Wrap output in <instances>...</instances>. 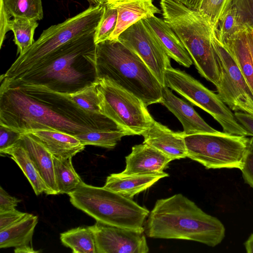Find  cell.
Segmentation results:
<instances>
[{
    "label": "cell",
    "instance_id": "cell-31",
    "mask_svg": "<svg viewBox=\"0 0 253 253\" xmlns=\"http://www.w3.org/2000/svg\"><path fill=\"white\" fill-rule=\"evenodd\" d=\"M247 29L232 6L221 16L215 28L216 36L220 42Z\"/></svg>",
    "mask_w": 253,
    "mask_h": 253
},
{
    "label": "cell",
    "instance_id": "cell-4",
    "mask_svg": "<svg viewBox=\"0 0 253 253\" xmlns=\"http://www.w3.org/2000/svg\"><path fill=\"white\" fill-rule=\"evenodd\" d=\"M95 63L98 79L112 82L147 107L160 103L163 87L140 57L118 40L96 44Z\"/></svg>",
    "mask_w": 253,
    "mask_h": 253
},
{
    "label": "cell",
    "instance_id": "cell-19",
    "mask_svg": "<svg viewBox=\"0 0 253 253\" xmlns=\"http://www.w3.org/2000/svg\"><path fill=\"white\" fill-rule=\"evenodd\" d=\"M38 222L36 215L28 213L22 219L9 227L0 231V248H14L15 253H36L32 239Z\"/></svg>",
    "mask_w": 253,
    "mask_h": 253
},
{
    "label": "cell",
    "instance_id": "cell-14",
    "mask_svg": "<svg viewBox=\"0 0 253 253\" xmlns=\"http://www.w3.org/2000/svg\"><path fill=\"white\" fill-rule=\"evenodd\" d=\"M172 160L149 144L143 142L131 148L126 157V166L123 175L157 173L164 172Z\"/></svg>",
    "mask_w": 253,
    "mask_h": 253
},
{
    "label": "cell",
    "instance_id": "cell-15",
    "mask_svg": "<svg viewBox=\"0 0 253 253\" xmlns=\"http://www.w3.org/2000/svg\"><path fill=\"white\" fill-rule=\"evenodd\" d=\"M160 103L180 122L185 136L219 131L209 125L191 105L174 95L167 86L163 87Z\"/></svg>",
    "mask_w": 253,
    "mask_h": 253
},
{
    "label": "cell",
    "instance_id": "cell-42",
    "mask_svg": "<svg viewBox=\"0 0 253 253\" xmlns=\"http://www.w3.org/2000/svg\"><path fill=\"white\" fill-rule=\"evenodd\" d=\"M90 4L94 5L99 4L98 0H87Z\"/></svg>",
    "mask_w": 253,
    "mask_h": 253
},
{
    "label": "cell",
    "instance_id": "cell-5",
    "mask_svg": "<svg viewBox=\"0 0 253 253\" xmlns=\"http://www.w3.org/2000/svg\"><path fill=\"white\" fill-rule=\"evenodd\" d=\"M163 19L180 39L200 74L216 87L220 70L213 46L215 27L205 13L174 0H160Z\"/></svg>",
    "mask_w": 253,
    "mask_h": 253
},
{
    "label": "cell",
    "instance_id": "cell-12",
    "mask_svg": "<svg viewBox=\"0 0 253 253\" xmlns=\"http://www.w3.org/2000/svg\"><path fill=\"white\" fill-rule=\"evenodd\" d=\"M118 40L136 53L162 86H166L165 73L167 69L171 66L170 57L143 19L125 30L120 35Z\"/></svg>",
    "mask_w": 253,
    "mask_h": 253
},
{
    "label": "cell",
    "instance_id": "cell-23",
    "mask_svg": "<svg viewBox=\"0 0 253 253\" xmlns=\"http://www.w3.org/2000/svg\"><path fill=\"white\" fill-rule=\"evenodd\" d=\"M249 30L241 31L221 42L230 53L253 92V62L248 39Z\"/></svg>",
    "mask_w": 253,
    "mask_h": 253
},
{
    "label": "cell",
    "instance_id": "cell-44",
    "mask_svg": "<svg viewBox=\"0 0 253 253\" xmlns=\"http://www.w3.org/2000/svg\"><path fill=\"white\" fill-rule=\"evenodd\" d=\"M252 36L253 37V30H251Z\"/></svg>",
    "mask_w": 253,
    "mask_h": 253
},
{
    "label": "cell",
    "instance_id": "cell-13",
    "mask_svg": "<svg viewBox=\"0 0 253 253\" xmlns=\"http://www.w3.org/2000/svg\"><path fill=\"white\" fill-rule=\"evenodd\" d=\"M92 231L97 253H147L144 231L121 228L99 221L88 226Z\"/></svg>",
    "mask_w": 253,
    "mask_h": 253
},
{
    "label": "cell",
    "instance_id": "cell-17",
    "mask_svg": "<svg viewBox=\"0 0 253 253\" xmlns=\"http://www.w3.org/2000/svg\"><path fill=\"white\" fill-rule=\"evenodd\" d=\"M107 2L118 12L117 25L109 40H118L120 35L134 23L161 12L153 0H110Z\"/></svg>",
    "mask_w": 253,
    "mask_h": 253
},
{
    "label": "cell",
    "instance_id": "cell-24",
    "mask_svg": "<svg viewBox=\"0 0 253 253\" xmlns=\"http://www.w3.org/2000/svg\"><path fill=\"white\" fill-rule=\"evenodd\" d=\"M9 155L22 170L31 184L35 193L51 195V192L40 175L28 152L20 140L0 153Z\"/></svg>",
    "mask_w": 253,
    "mask_h": 253
},
{
    "label": "cell",
    "instance_id": "cell-37",
    "mask_svg": "<svg viewBox=\"0 0 253 253\" xmlns=\"http://www.w3.org/2000/svg\"><path fill=\"white\" fill-rule=\"evenodd\" d=\"M27 213L17 210H13L0 212V231L4 230L18 222Z\"/></svg>",
    "mask_w": 253,
    "mask_h": 253
},
{
    "label": "cell",
    "instance_id": "cell-7",
    "mask_svg": "<svg viewBox=\"0 0 253 253\" xmlns=\"http://www.w3.org/2000/svg\"><path fill=\"white\" fill-rule=\"evenodd\" d=\"M103 4L90 5L79 14L44 30L37 40L19 54L0 80H9L31 69L48 54L70 40L95 32L103 12Z\"/></svg>",
    "mask_w": 253,
    "mask_h": 253
},
{
    "label": "cell",
    "instance_id": "cell-10",
    "mask_svg": "<svg viewBox=\"0 0 253 253\" xmlns=\"http://www.w3.org/2000/svg\"><path fill=\"white\" fill-rule=\"evenodd\" d=\"M165 81L166 86L211 115L221 126L223 132L248 136L247 130L238 122L234 113L219 95L190 75L170 66L166 71Z\"/></svg>",
    "mask_w": 253,
    "mask_h": 253
},
{
    "label": "cell",
    "instance_id": "cell-18",
    "mask_svg": "<svg viewBox=\"0 0 253 253\" xmlns=\"http://www.w3.org/2000/svg\"><path fill=\"white\" fill-rule=\"evenodd\" d=\"M28 133L40 142L52 154L58 159L72 158L83 151L85 145L75 135L51 129H33Z\"/></svg>",
    "mask_w": 253,
    "mask_h": 253
},
{
    "label": "cell",
    "instance_id": "cell-30",
    "mask_svg": "<svg viewBox=\"0 0 253 253\" xmlns=\"http://www.w3.org/2000/svg\"><path fill=\"white\" fill-rule=\"evenodd\" d=\"M192 10L205 13L215 28L224 13L230 7L233 0H174Z\"/></svg>",
    "mask_w": 253,
    "mask_h": 253
},
{
    "label": "cell",
    "instance_id": "cell-36",
    "mask_svg": "<svg viewBox=\"0 0 253 253\" xmlns=\"http://www.w3.org/2000/svg\"><path fill=\"white\" fill-rule=\"evenodd\" d=\"M240 169L246 182L253 188V137L250 138L249 147Z\"/></svg>",
    "mask_w": 253,
    "mask_h": 253
},
{
    "label": "cell",
    "instance_id": "cell-11",
    "mask_svg": "<svg viewBox=\"0 0 253 253\" xmlns=\"http://www.w3.org/2000/svg\"><path fill=\"white\" fill-rule=\"evenodd\" d=\"M213 46L220 70L217 94L235 112L253 116V92L230 53L215 35Z\"/></svg>",
    "mask_w": 253,
    "mask_h": 253
},
{
    "label": "cell",
    "instance_id": "cell-34",
    "mask_svg": "<svg viewBox=\"0 0 253 253\" xmlns=\"http://www.w3.org/2000/svg\"><path fill=\"white\" fill-rule=\"evenodd\" d=\"M231 6L235 8L244 26L253 30V0H233Z\"/></svg>",
    "mask_w": 253,
    "mask_h": 253
},
{
    "label": "cell",
    "instance_id": "cell-3",
    "mask_svg": "<svg viewBox=\"0 0 253 253\" xmlns=\"http://www.w3.org/2000/svg\"><path fill=\"white\" fill-rule=\"evenodd\" d=\"M147 217L144 232L150 238L187 240L214 247L225 236L219 220L181 194L158 200Z\"/></svg>",
    "mask_w": 253,
    "mask_h": 253
},
{
    "label": "cell",
    "instance_id": "cell-43",
    "mask_svg": "<svg viewBox=\"0 0 253 253\" xmlns=\"http://www.w3.org/2000/svg\"><path fill=\"white\" fill-rule=\"evenodd\" d=\"M110 0H98L99 4H104Z\"/></svg>",
    "mask_w": 253,
    "mask_h": 253
},
{
    "label": "cell",
    "instance_id": "cell-26",
    "mask_svg": "<svg viewBox=\"0 0 253 253\" xmlns=\"http://www.w3.org/2000/svg\"><path fill=\"white\" fill-rule=\"evenodd\" d=\"M54 172L59 194H68L83 181L74 169L72 158L58 159L53 156Z\"/></svg>",
    "mask_w": 253,
    "mask_h": 253
},
{
    "label": "cell",
    "instance_id": "cell-8",
    "mask_svg": "<svg viewBox=\"0 0 253 253\" xmlns=\"http://www.w3.org/2000/svg\"><path fill=\"white\" fill-rule=\"evenodd\" d=\"M187 157L206 168L241 169L250 138L218 131L184 136Z\"/></svg>",
    "mask_w": 253,
    "mask_h": 253
},
{
    "label": "cell",
    "instance_id": "cell-25",
    "mask_svg": "<svg viewBox=\"0 0 253 253\" xmlns=\"http://www.w3.org/2000/svg\"><path fill=\"white\" fill-rule=\"evenodd\" d=\"M60 240L74 253H97L93 233L87 227H78L62 233Z\"/></svg>",
    "mask_w": 253,
    "mask_h": 253
},
{
    "label": "cell",
    "instance_id": "cell-33",
    "mask_svg": "<svg viewBox=\"0 0 253 253\" xmlns=\"http://www.w3.org/2000/svg\"><path fill=\"white\" fill-rule=\"evenodd\" d=\"M103 12L94 33V42L96 44L109 39L115 29L118 12L110 4H103Z\"/></svg>",
    "mask_w": 253,
    "mask_h": 253
},
{
    "label": "cell",
    "instance_id": "cell-28",
    "mask_svg": "<svg viewBox=\"0 0 253 253\" xmlns=\"http://www.w3.org/2000/svg\"><path fill=\"white\" fill-rule=\"evenodd\" d=\"M39 25L37 21L21 18H13L8 23L7 31L14 33V41L18 53L22 54L35 42L34 35Z\"/></svg>",
    "mask_w": 253,
    "mask_h": 253
},
{
    "label": "cell",
    "instance_id": "cell-27",
    "mask_svg": "<svg viewBox=\"0 0 253 253\" xmlns=\"http://www.w3.org/2000/svg\"><path fill=\"white\" fill-rule=\"evenodd\" d=\"M1 4L9 18L37 21L43 17L42 0H1Z\"/></svg>",
    "mask_w": 253,
    "mask_h": 253
},
{
    "label": "cell",
    "instance_id": "cell-9",
    "mask_svg": "<svg viewBox=\"0 0 253 253\" xmlns=\"http://www.w3.org/2000/svg\"><path fill=\"white\" fill-rule=\"evenodd\" d=\"M102 115L131 135H142L154 120L139 98L112 82L100 79L97 81Z\"/></svg>",
    "mask_w": 253,
    "mask_h": 253
},
{
    "label": "cell",
    "instance_id": "cell-41",
    "mask_svg": "<svg viewBox=\"0 0 253 253\" xmlns=\"http://www.w3.org/2000/svg\"><path fill=\"white\" fill-rule=\"evenodd\" d=\"M248 39L253 62V37L252 36L251 30H249L248 32Z\"/></svg>",
    "mask_w": 253,
    "mask_h": 253
},
{
    "label": "cell",
    "instance_id": "cell-21",
    "mask_svg": "<svg viewBox=\"0 0 253 253\" xmlns=\"http://www.w3.org/2000/svg\"><path fill=\"white\" fill-rule=\"evenodd\" d=\"M163 172L157 173L123 175L112 173L107 176L103 187L128 199L146 190L161 178L169 176Z\"/></svg>",
    "mask_w": 253,
    "mask_h": 253
},
{
    "label": "cell",
    "instance_id": "cell-16",
    "mask_svg": "<svg viewBox=\"0 0 253 253\" xmlns=\"http://www.w3.org/2000/svg\"><path fill=\"white\" fill-rule=\"evenodd\" d=\"M142 135L144 143L161 151L172 160L187 157L183 131H173L154 120Z\"/></svg>",
    "mask_w": 253,
    "mask_h": 253
},
{
    "label": "cell",
    "instance_id": "cell-6",
    "mask_svg": "<svg viewBox=\"0 0 253 253\" xmlns=\"http://www.w3.org/2000/svg\"><path fill=\"white\" fill-rule=\"evenodd\" d=\"M78 209L104 224L144 231L145 220L150 211L132 200L102 187L82 181L68 194Z\"/></svg>",
    "mask_w": 253,
    "mask_h": 253
},
{
    "label": "cell",
    "instance_id": "cell-35",
    "mask_svg": "<svg viewBox=\"0 0 253 253\" xmlns=\"http://www.w3.org/2000/svg\"><path fill=\"white\" fill-rule=\"evenodd\" d=\"M22 134L15 129L0 125V153L16 144Z\"/></svg>",
    "mask_w": 253,
    "mask_h": 253
},
{
    "label": "cell",
    "instance_id": "cell-39",
    "mask_svg": "<svg viewBox=\"0 0 253 253\" xmlns=\"http://www.w3.org/2000/svg\"><path fill=\"white\" fill-rule=\"evenodd\" d=\"M238 122L246 129L248 136L253 137V116L242 112H235Z\"/></svg>",
    "mask_w": 253,
    "mask_h": 253
},
{
    "label": "cell",
    "instance_id": "cell-40",
    "mask_svg": "<svg viewBox=\"0 0 253 253\" xmlns=\"http://www.w3.org/2000/svg\"><path fill=\"white\" fill-rule=\"evenodd\" d=\"M245 246L247 253H253V233L245 242Z\"/></svg>",
    "mask_w": 253,
    "mask_h": 253
},
{
    "label": "cell",
    "instance_id": "cell-38",
    "mask_svg": "<svg viewBox=\"0 0 253 253\" xmlns=\"http://www.w3.org/2000/svg\"><path fill=\"white\" fill-rule=\"evenodd\" d=\"M21 200L8 194L0 186V212L15 209Z\"/></svg>",
    "mask_w": 253,
    "mask_h": 253
},
{
    "label": "cell",
    "instance_id": "cell-29",
    "mask_svg": "<svg viewBox=\"0 0 253 253\" xmlns=\"http://www.w3.org/2000/svg\"><path fill=\"white\" fill-rule=\"evenodd\" d=\"M131 135L122 128L98 130L81 133L75 135L85 146L93 145L108 149L114 148L122 138Z\"/></svg>",
    "mask_w": 253,
    "mask_h": 253
},
{
    "label": "cell",
    "instance_id": "cell-32",
    "mask_svg": "<svg viewBox=\"0 0 253 253\" xmlns=\"http://www.w3.org/2000/svg\"><path fill=\"white\" fill-rule=\"evenodd\" d=\"M69 98L83 110L100 114V99L97 82L73 93L67 94Z\"/></svg>",
    "mask_w": 253,
    "mask_h": 253
},
{
    "label": "cell",
    "instance_id": "cell-22",
    "mask_svg": "<svg viewBox=\"0 0 253 253\" xmlns=\"http://www.w3.org/2000/svg\"><path fill=\"white\" fill-rule=\"evenodd\" d=\"M20 141L50 190L51 195L59 194L52 154L40 142L28 133H23Z\"/></svg>",
    "mask_w": 253,
    "mask_h": 253
},
{
    "label": "cell",
    "instance_id": "cell-20",
    "mask_svg": "<svg viewBox=\"0 0 253 253\" xmlns=\"http://www.w3.org/2000/svg\"><path fill=\"white\" fill-rule=\"evenodd\" d=\"M143 20L170 58L185 67H190L193 63L192 58L179 38L164 20L155 16Z\"/></svg>",
    "mask_w": 253,
    "mask_h": 253
},
{
    "label": "cell",
    "instance_id": "cell-1",
    "mask_svg": "<svg viewBox=\"0 0 253 253\" xmlns=\"http://www.w3.org/2000/svg\"><path fill=\"white\" fill-rule=\"evenodd\" d=\"M0 125L22 133L46 129L73 135L121 128L102 114L83 110L67 94L35 84H0Z\"/></svg>",
    "mask_w": 253,
    "mask_h": 253
},
{
    "label": "cell",
    "instance_id": "cell-2",
    "mask_svg": "<svg viewBox=\"0 0 253 253\" xmlns=\"http://www.w3.org/2000/svg\"><path fill=\"white\" fill-rule=\"evenodd\" d=\"M95 32L76 37L44 57L5 85L35 84L62 94L78 92L98 80Z\"/></svg>",
    "mask_w": 253,
    "mask_h": 253
}]
</instances>
